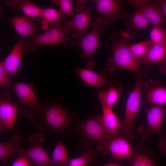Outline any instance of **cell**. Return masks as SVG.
<instances>
[{
  "instance_id": "cell-23",
  "label": "cell",
  "mask_w": 166,
  "mask_h": 166,
  "mask_svg": "<svg viewBox=\"0 0 166 166\" xmlns=\"http://www.w3.org/2000/svg\"><path fill=\"white\" fill-rule=\"evenodd\" d=\"M120 89L115 85H110L106 90L98 93V98L102 108H112L117 102L121 95Z\"/></svg>"
},
{
  "instance_id": "cell-25",
  "label": "cell",
  "mask_w": 166,
  "mask_h": 166,
  "mask_svg": "<svg viewBox=\"0 0 166 166\" xmlns=\"http://www.w3.org/2000/svg\"><path fill=\"white\" fill-rule=\"evenodd\" d=\"M146 147L142 143L137 145L134 155L130 160L131 166H156Z\"/></svg>"
},
{
  "instance_id": "cell-15",
  "label": "cell",
  "mask_w": 166,
  "mask_h": 166,
  "mask_svg": "<svg viewBox=\"0 0 166 166\" xmlns=\"http://www.w3.org/2000/svg\"><path fill=\"white\" fill-rule=\"evenodd\" d=\"M24 138L21 133L17 132L13 134L6 141L0 142V166H6L8 160L13 156L18 154L23 150L21 144Z\"/></svg>"
},
{
  "instance_id": "cell-24",
  "label": "cell",
  "mask_w": 166,
  "mask_h": 166,
  "mask_svg": "<svg viewBox=\"0 0 166 166\" xmlns=\"http://www.w3.org/2000/svg\"><path fill=\"white\" fill-rule=\"evenodd\" d=\"M166 55V41L153 44L146 54L139 61L143 64L160 63L165 58Z\"/></svg>"
},
{
  "instance_id": "cell-4",
  "label": "cell",
  "mask_w": 166,
  "mask_h": 166,
  "mask_svg": "<svg viewBox=\"0 0 166 166\" xmlns=\"http://www.w3.org/2000/svg\"><path fill=\"white\" fill-rule=\"evenodd\" d=\"M71 32L63 20L45 33L26 38L25 49L30 53L35 51L38 46L67 43L70 41L67 36Z\"/></svg>"
},
{
  "instance_id": "cell-31",
  "label": "cell",
  "mask_w": 166,
  "mask_h": 166,
  "mask_svg": "<svg viewBox=\"0 0 166 166\" xmlns=\"http://www.w3.org/2000/svg\"><path fill=\"white\" fill-rule=\"evenodd\" d=\"M51 3L53 5L58 6L59 10L62 14L73 17L75 15L73 9V2L71 0H51Z\"/></svg>"
},
{
  "instance_id": "cell-21",
  "label": "cell",
  "mask_w": 166,
  "mask_h": 166,
  "mask_svg": "<svg viewBox=\"0 0 166 166\" xmlns=\"http://www.w3.org/2000/svg\"><path fill=\"white\" fill-rule=\"evenodd\" d=\"M149 22L139 11L137 10L129 15L125 22L124 27L126 32L130 36L136 34L137 30L145 29L148 27Z\"/></svg>"
},
{
  "instance_id": "cell-35",
  "label": "cell",
  "mask_w": 166,
  "mask_h": 166,
  "mask_svg": "<svg viewBox=\"0 0 166 166\" xmlns=\"http://www.w3.org/2000/svg\"><path fill=\"white\" fill-rule=\"evenodd\" d=\"M159 143V145L163 153L166 156V137H163Z\"/></svg>"
},
{
  "instance_id": "cell-17",
  "label": "cell",
  "mask_w": 166,
  "mask_h": 166,
  "mask_svg": "<svg viewBox=\"0 0 166 166\" xmlns=\"http://www.w3.org/2000/svg\"><path fill=\"white\" fill-rule=\"evenodd\" d=\"M13 90L18 97L20 104L30 107L36 105L38 99L34 90V83H26L16 81L10 88Z\"/></svg>"
},
{
  "instance_id": "cell-3",
  "label": "cell",
  "mask_w": 166,
  "mask_h": 166,
  "mask_svg": "<svg viewBox=\"0 0 166 166\" xmlns=\"http://www.w3.org/2000/svg\"><path fill=\"white\" fill-rule=\"evenodd\" d=\"M90 26V31L85 35L70 42L72 47L77 46L81 49L80 57L86 61V68L93 70L95 66L93 56L100 44V35L106 30L104 18L101 16L97 17Z\"/></svg>"
},
{
  "instance_id": "cell-20",
  "label": "cell",
  "mask_w": 166,
  "mask_h": 166,
  "mask_svg": "<svg viewBox=\"0 0 166 166\" xmlns=\"http://www.w3.org/2000/svg\"><path fill=\"white\" fill-rule=\"evenodd\" d=\"M5 4L12 10H20L24 15L30 18H41L43 8L28 0H6Z\"/></svg>"
},
{
  "instance_id": "cell-6",
  "label": "cell",
  "mask_w": 166,
  "mask_h": 166,
  "mask_svg": "<svg viewBox=\"0 0 166 166\" xmlns=\"http://www.w3.org/2000/svg\"><path fill=\"white\" fill-rule=\"evenodd\" d=\"M97 148L103 155H109L120 160H130L135 153V150L132 147L128 140L120 135L98 144Z\"/></svg>"
},
{
  "instance_id": "cell-5",
  "label": "cell",
  "mask_w": 166,
  "mask_h": 166,
  "mask_svg": "<svg viewBox=\"0 0 166 166\" xmlns=\"http://www.w3.org/2000/svg\"><path fill=\"white\" fill-rule=\"evenodd\" d=\"M143 84L142 78H138L127 101L124 117L118 134L128 140L135 136V120L140 108Z\"/></svg>"
},
{
  "instance_id": "cell-28",
  "label": "cell",
  "mask_w": 166,
  "mask_h": 166,
  "mask_svg": "<svg viewBox=\"0 0 166 166\" xmlns=\"http://www.w3.org/2000/svg\"><path fill=\"white\" fill-rule=\"evenodd\" d=\"M96 159V155L93 150L85 149L80 156L69 159L67 166H86L94 164Z\"/></svg>"
},
{
  "instance_id": "cell-1",
  "label": "cell",
  "mask_w": 166,
  "mask_h": 166,
  "mask_svg": "<svg viewBox=\"0 0 166 166\" xmlns=\"http://www.w3.org/2000/svg\"><path fill=\"white\" fill-rule=\"evenodd\" d=\"M61 99L38 100L34 106L25 107L20 113L39 131L47 130L51 135L61 134L69 130L72 117Z\"/></svg>"
},
{
  "instance_id": "cell-10",
  "label": "cell",
  "mask_w": 166,
  "mask_h": 166,
  "mask_svg": "<svg viewBox=\"0 0 166 166\" xmlns=\"http://www.w3.org/2000/svg\"><path fill=\"white\" fill-rule=\"evenodd\" d=\"M0 99V131L9 129L14 132V128L19 102L10 101L8 92L5 90Z\"/></svg>"
},
{
  "instance_id": "cell-29",
  "label": "cell",
  "mask_w": 166,
  "mask_h": 166,
  "mask_svg": "<svg viewBox=\"0 0 166 166\" xmlns=\"http://www.w3.org/2000/svg\"><path fill=\"white\" fill-rule=\"evenodd\" d=\"M153 44L149 40L136 43L130 42L129 46L133 55L140 60L146 54Z\"/></svg>"
},
{
  "instance_id": "cell-13",
  "label": "cell",
  "mask_w": 166,
  "mask_h": 166,
  "mask_svg": "<svg viewBox=\"0 0 166 166\" xmlns=\"http://www.w3.org/2000/svg\"><path fill=\"white\" fill-rule=\"evenodd\" d=\"M81 129L85 136L98 144L108 139L100 116H94L85 120L81 124Z\"/></svg>"
},
{
  "instance_id": "cell-18",
  "label": "cell",
  "mask_w": 166,
  "mask_h": 166,
  "mask_svg": "<svg viewBox=\"0 0 166 166\" xmlns=\"http://www.w3.org/2000/svg\"><path fill=\"white\" fill-rule=\"evenodd\" d=\"M76 72L80 78L87 84L99 89L105 87L107 83V77L105 72H97L88 69L78 68Z\"/></svg>"
},
{
  "instance_id": "cell-7",
  "label": "cell",
  "mask_w": 166,
  "mask_h": 166,
  "mask_svg": "<svg viewBox=\"0 0 166 166\" xmlns=\"http://www.w3.org/2000/svg\"><path fill=\"white\" fill-rule=\"evenodd\" d=\"M146 114V126H140L137 130L143 140L147 139L150 135L162 133L163 120L166 116V106L154 105L147 109Z\"/></svg>"
},
{
  "instance_id": "cell-19",
  "label": "cell",
  "mask_w": 166,
  "mask_h": 166,
  "mask_svg": "<svg viewBox=\"0 0 166 166\" xmlns=\"http://www.w3.org/2000/svg\"><path fill=\"white\" fill-rule=\"evenodd\" d=\"M101 119L108 139L118 135L121 124L112 108H102Z\"/></svg>"
},
{
  "instance_id": "cell-32",
  "label": "cell",
  "mask_w": 166,
  "mask_h": 166,
  "mask_svg": "<svg viewBox=\"0 0 166 166\" xmlns=\"http://www.w3.org/2000/svg\"><path fill=\"white\" fill-rule=\"evenodd\" d=\"M23 150L18 154V156L13 162L11 166H34Z\"/></svg>"
},
{
  "instance_id": "cell-33",
  "label": "cell",
  "mask_w": 166,
  "mask_h": 166,
  "mask_svg": "<svg viewBox=\"0 0 166 166\" xmlns=\"http://www.w3.org/2000/svg\"><path fill=\"white\" fill-rule=\"evenodd\" d=\"M10 76L4 69L1 62H0V87L9 88L12 83Z\"/></svg>"
},
{
  "instance_id": "cell-27",
  "label": "cell",
  "mask_w": 166,
  "mask_h": 166,
  "mask_svg": "<svg viewBox=\"0 0 166 166\" xmlns=\"http://www.w3.org/2000/svg\"><path fill=\"white\" fill-rule=\"evenodd\" d=\"M148 102L154 105L166 104V88L157 85L152 88L146 95Z\"/></svg>"
},
{
  "instance_id": "cell-38",
  "label": "cell",
  "mask_w": 166,
  "mask_h": 166,
  "mask_svg": "<svg viewBox=\"0 0 166 166\" xmlns=\"http://www.w3.org/2000/svg\"><path fill=\"white\" fill-rule=\"evenodd\" d=\"M103 166H121L120 165L117 163H111L106 164Z\"/></svg>"
},
{
  "instance_id": "cell-2",
  "label": "cell",
  "mask_w": 166,
  "mask_h": 166,
  "mask_svg": "<svg viewBox=\"0 0 166 166\" xmlns=\"http://www.w3.org/2000/svg\"><path fill=\"white\" fill-rule=\"evenodd\" d=\"M130 37L122 30L111 34L109 39L112 43L113 56L107 61V69L112 71L124 69L137 73L142 72L140 61L134 57L129 49Z\"/></svg>"
},
{
  "instance_id": "cell-36",
  "label": "cell",
  "mask_w": 166,
  "mask_h": 166,
  "mask_svg": "<svg viewBox=\"0 0 166 166\" xmlns=\"http://www.w3.org/2000/svg\"><path fill=\"white\" fill-rule=\"evenodd\" d=\"M77 2V6L75 10V13H78L80 9L84 5V4L87 2L88 0H76Z\"/></svg>"
},
{
  "instance_id": "cell-26",
  "label": "cell",
  "mask_w": 166,
  "mask_h": 166,
  "mask_svg": "<svg viewBox=\"0 0 166 166\" xmlns=\"http://www.w3.org/2000/svg\"><path fill=\"white\" fill-rule=\"evenodd\" d=\"M52 161L54 166H67L69 158L65 145L62 140H59L52 154Z\"/></svg>"
},
{
  "instance_id": "cell-16",
  "label": "cell",
  "mask_w": 166,
  "mask_h": 166,
  "mask_svg": "<svg viewBox=\"0 0 166 166\" xmlns=\"http://www.w3.org/2000/svg\"><path fill=\"white\" fill-rule=\"evenodd\" d=\"M25 15L15 16L10 19L11 24L21 39L38 35V28L34 22Z\"/></svg>"
},
{
  "instance_id": "cell-12",
  "label": "cell",
  "mask_w": 166,
  "mask_h": 166,
  "mask_svg": "<svg viewBox=\"0 0 166 166\" xmlns=\"http://www.w3.org/2000/svg\"><path fill=\"white\" fill-rule=\"evenodd\" d=\"M92 6H83L73 19L67 21V23L73 32L72 37L77 39L85 35L86 30L91 26L93 21L90 15Z\"/></svg>"
},
{
  "instance_id": "cell-22",
  "label": "cell",
  "mask_w": 166,
  "mask_h": 166,
  "mask_svg": "<svg viewBox=\"0 0 166 166\" xmlns=\"http://www.w3.org/2000/svg\"><path fill=\"white\" fill-rule=\"evenodd\" d=\"M65 15L60 10L52 8H43L41 18L43 30L48 31L57 23L64 20Z\"/></svg>"
},
{
  "instance_id": "cell-14",
  "label": "cell",
  "mask_w": 166,
  "mask_h": 166,
  "mask_svg": "<svg viewBox=\"0 0 166 166\" xmlns=\"http://www.w3.org/2000/svg\"><path fill=\"white\" fill-rule=\"evenodd\" d=\"M26 42V39L20 38L6 58L1 61L10 77L15 76L19 68Z\"/></svg>"
},
{
  "instance_id": "cell-37",
  "label": "cell",
  "mask_w": 166,
  "mask_h": 166,
  "mask_svg": "<svg viewBox=\"0 0 166 166\" xmlns=\"http://www.w3.org/2000/svg\"><path fill=\"white\" fill-rule=\"evenodd\" d=\"M159 68L162 72L166 73V58L159 63Z\"/></svg>"
},
{
  "instance_id": "cell-34",
  "label": "cell",
  "mask_w": 166,
  "mask_h": 166,
  "mask_svg": "<svg viewBox=\"0 0 166 166\" xmlns=\"http://www.w3.org/2000/svg\"><path fill=\"white\" fill-rule=\"evenodd\" d=\"M154 2L158 5L166 18V0H156Z\"/></svg>"
},
{
  "instance_id": "cell-11",
  "label": "cell",
  "mask_w": 166,
  "mask_h": 166,
  "mask_svg": "<svg viewBox=\"0 0 166 166\" xmlns=\"http://www.w3.org/2000/svg\"><path fill=\"white\" fill-rule=\"evenodd\" d=\"M126 2L142 14L153 25H159L165 22L161 10L154 2L149 0H128Z\"/></svg>"
},
{
  "instance_id": "cell-9",
  "label": "cell",
  "mask_w": 166,
  "mask_h": 166,
  "mask_svg": "<svg viewBox=\"0 0 166 166\" xmlns=\"http://www.w3.org/2000/svg\"><path fill=\"white\" fill-rule=\"evenodd\" d=\"M95 4L96 11L105 14L104 23L105 26H109L119 18L129 17L128 13L123 10V1L121 0H92Z\"/></svg>"
},
{
  "instance_id": "cell-30",
  "label": "cell",
  "mask_w": 166,
  "mask_h": 166,
  "mask_svg": "<svg viewBox=\"0 0 166 166\" xmlns=\"http://www.w3.org/2000/svg\"><path fill=\"white\" fill-rule=\"evenodd\" d=\"M150 40L153 44L166 41V28L159 25H153L150 33Z\"/></svg>"
},
{
  "instance_id": "cell-8",
  "label": "cell",
  "mask_w": 166,
  "mask_h": 166,
  "mask_svg": "<svg viewBox=\"0 0 166 166\" xmlns=\"http://www.w3.org/2000/svg\"><path fill=\"white\" fill-rule=\"evenodd\" d=\"M45 139V135L42 132H31L28 137L31 146L27 150H25L24 152L34 166H54L51 159L42 146Z\"/></svg>"
}]
</instances>
